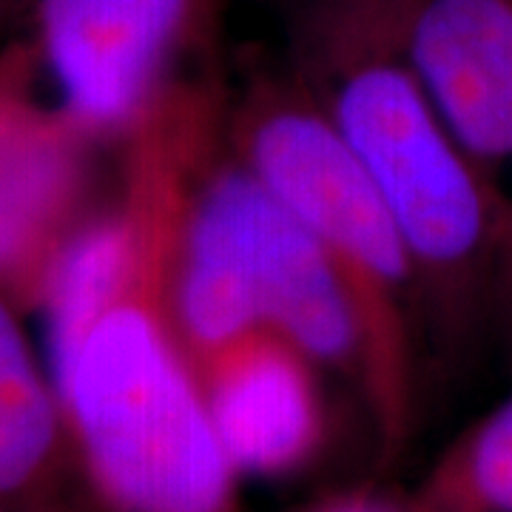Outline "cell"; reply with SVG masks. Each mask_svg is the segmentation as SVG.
<instances>
[{"mask_svg": "<svg viewBox=\"0 0 512 512\" xmlns=\"http://www.w3.org/2000/svg\"><path fill=\"white\" fill-rule=\"evenodd\" d=\"M220 69L177 83L114 154V185L60 259L37 313L46 365L100 512H242L174 311V256L225 143Z\"/></svg>", "mask_w": 512, "mask_h": 512, "instance_id": "6da1fadb", "label": "cell"}, {"mask_svg": "<svg viewBox=\"0 0 512 512\" xmlns=\"http://www.w3.org/2000/svg\"><path fill=\"white\" fill-rule=\"evenodd\" d=\"M407 0H288V63L362 160L419 271L424 330L458 348L512 311V202L404 52Z\"/></svg>", "mask_w": 512, "mask_h": 512, "instance_id": "7a4b0ae2", "label": "cell"}, {"mask_svg": "<svg viewBox=\"0 0 512 512\" xmlns=\"http://www.w3.org/2000/svg\"><path fill=\"white\" fill-rule=\"evenodd\" d=\"M228 148L311 231L348 288L362 333V379L382 464L416 424L419 271L382 191L291 63L231 89Z\"/></svg>", "mask_w": 512, "mask_h": 512, "instance_id": "3957f363", "label": "cell"}, {"mask_svg": "<svg viewBox=\"0 0 512 512\" xmlns=\"http://www.w3.org/2000/svg\"><path fill=\"white\" fill-rule=\"evenodd\" d=\"M174 311L191 353L271 328L322 370L362 379L348 288L305 222L228 148V128L183 222Z\"/></svg>", "mask_w": 512, "mask_h": 512, "instance_id": "277c9868", "label": "cell"}, {"mask_svg": "<svg viewBox=\"0 0 512 512\" xmlns=\"http://www.w3.org/2000/svg\"><path fill=\"white\" fill-rule=\"evenodd\" d=\"M114 154L49 89L32 37H12L0 49V288L26 313L109 200Z\"/></svg>", "mask_w": 512, "mask_h": 512, "instance_id": "5b68a950", "label": "cell"}, {"mask_svg": "<svg viewBox=\"0 0 512 512\" xmlns=\"http://www.w3.org/2000/svg\"><path fill=\"white\" fill-rule=\"evenodd\" d=\"M26 26L49 89L114 151L165 92L220 66V0H35Z\"/></svg>", "mask_w": 512, "mask_h": 512, "instance_id": "8992f818", "label": "cell"}, {"mask_svg": "<svg viewBox=\"0 0 512 512\" xmlns=\"http://www.w3.org/2000/svg\"><path fill=\"white\" fill-rule=\"evenodd\" d=\"M211 424L239 478H285L319 456L328 433L322 367L271 328L194 353Z\"/></svg>", "mask_w": 512, "mask_h": 512, "instance_id": "52a82bcc", "label": "cell"}, {"mask_svg": "<svg viewBox=\"0 0 512 512\" xmlns=\"http://www.w3.org/2000/svg\"><path fill=\"white\" fill-rule=\"evenodd\" d=\"M402 37L421 86L461 146L512 163V0H407Z\"/></svg>", "mask_w": 512, "mask_h": 512, "instance_id": "ba28073f", "label": "cell"}, {"mask_svg": "<svg viewBox=\"0 0 512 512\" xmlns=\"http://www.w3.org/2000/svg\"><path fill=\"white\" fill-rule=\"evenodd\" d=\"M26 311L0 288V507L100 512L83 481L46 356Z\"/></svg>", "mask_w": 512, "mask_h": 512, "instance_id": "9c48e42d", "label": "cell"}, {"mask_svg": "<svg viewBox=\"0 0 512 512\" xmlns=\"http://www.w3.org/2000/svg\"><path fill=\"white\" fill-rule=\"evenodd\" d=\"M416 493L430 512H512V393L456 439Z\"/></svg>", "mask_w": 512, "mask_h": 512, "instance_id": "30bf717a", "label": "cell"}, {"mask_svg": "<svg viewBox=\"0 0 512 512\" xmlns=\"http://www.w3.org/2000/svg\"><path fill=\"white\" fill-rule=\"evenodd\" d=\"M291 512H430L419 493H387L376 487H350L339 493L322 495L311 504H302Z\"/></svg>", "mask_w": 512, "mask_h": 512, "instance_id": "8fae6325", "label": "cell"}, {"mask_svg": "<svg viewBox=\"0 0 512 512\" xmlns=\"http://www.w3.org/2000/svg\"><path fill=\"white\" fill-rule=\"evenodd\" d=\"M35 0H0V32L18 26L23 20H29Z\"/></svg>", "mask_w": 512, "mask_h": 512, "instance_id": "7c38bea8", "label": "cell"}, {"mask_svg": "<svg viewBox=\"0 0 512 512\" xmlns=\"http://www.w3.org/2000/svg\"><path fill=\"white\" fill-rule=\"evenodd\" d=\"M0 512H12V510H6V507H0Z\"/></svg>", "mask_w": 512, "mask_h": 512, "instance_id": "4fadbf2b", "label": "cell"}]
</instances>
